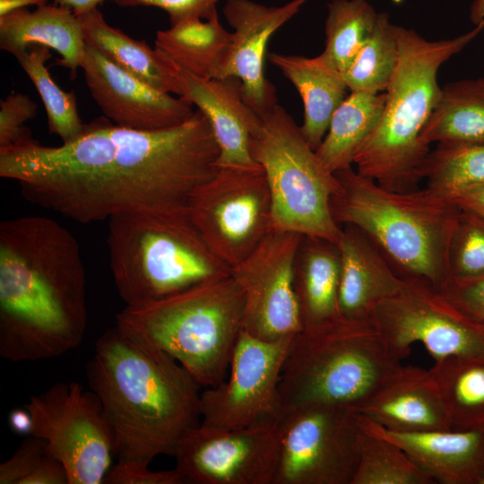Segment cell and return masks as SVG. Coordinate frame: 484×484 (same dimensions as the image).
I'll list each match as a JSON object with an SVG mask.
<instances>
[{"label": "cell", "instance_id": "cell-43", "mask_svg": "<svg viewBox=\"0 0 484 484\" xmlns=\"http://www.w3.org/2000/svg\"><path fill=\"white\" fill-rule=\"evenodd\" d=\"M9 424L11 428L19 433L30 435L32 421L30 412L25 407L15 409L9 415Z\"/></svg>", "mask_w": 484, "mask_h": 484}, {"label": "cell", "instance_id": "cell-30", "mask_svg": "<svg viewBox=\"0 0 484 484\" xmlns=\"http://www.w3.org/2000/svg\"><path fill=\"white\" fill-rule=\"evenodd\" d=\"M428 370L450 429L484 428V359L448 357Z\"/></svg>", "mask_w": 484, "mask_h": 484}, {"label": "cell", "instance_id": "cell-10", "mask_svg": "<svg viewBox=\"0 0 484 484\" xmlns=\"http://www.w3.org/2000/svg\"><path fill=\"white\" fill-rule=\"evenodd\" d=\"M24 407L30 435L46 442L69 484H100L115 455L114 436L98 395L78 382H58L31 395Z\"/></svg>", "mask_w": 484, "mask_h": 484}, {"label": "cell", "instance_id": "cell-20", "mask_svg": "<svg viewBox=\"0 0 484 484\" xmlns=\"http://www.w3.org/2000/svg\"><path fill=\"white\" fill-rule=\"evenodd\" d=\"M357 415L363 429L399 445L435 482L480 484L484 476V428L400 433Z\"/></svg>", "mask_w": 484, "mask_h": 484}, {"label": "cell", "instance_id": "cell-13", "mask_svg": "<svg viewBox=\"0 0 484 484\" xmlns=\"http://www.w3.org/2000/svg\"><path fill=\"white\" fill-rule=\"evenodd\" d=\"M369 321L402 359L411 344L420 342L434 361L484 359V324L463 315L425 281L405 278L398 293L375 307Z\"/></svg>", "mask_w": 484, "mask_h": 484}, {"label": "cell", "instance_id": "cell-40", "mask_svg": "<svg viewBox=\"0 0 484 484\" xmlns=\"http://www.w3.org/2000/svg\"><path fill=\"white\" fill-rule=\"evenodd\" d=\"M439 291L463 315L484 324V275L469 281H449Z\"/></svg>", "mask_w": 484, "mask_h": 484}, {"label": "cell", "instance_id": "cell-46", "mask_svg": "<svg viewBox=\"0 0 484 484\" xmlns=\"http://www.w3.org/2000/svg\"><path fill=\"white\" fill-rule=\"evenodd\" d=\"M470 18L475 26L484 22V0H475L471 4L470 9Z\"/></svg>", "mask_w": 484, "mask_h": 484}, {"label": "cell", "instance_id": "cell-9", "mask_svg": "<svg viewBox=\"0 0 484 484\" xmlns=\"http://www.w3.org/2000/svg\"><path fill=\"white\" fill-rule=\"evenodd\" d=\"M249 151L268 183L272 229L337 243L342 227L332 214L331 199L339 181L282 107L275 104L259 115Z\"/></svg>", "mask_w": 484, "mask_h": 484}, {"label": "cell", "instance_id": "cell-25", "mask_svg": "<svg viewBox=\"0 0 484 484\" xmlns=\"http://www.w3.org/2000/svg\"><path fill=\"white\" fill-rule=\"evenodd\" d=\"M341 256L336 243L303 236L294 264V288L306 326L340 317Z\"/></svg>", "mask_w": 484, "mask_h": 484}, {"label": "cell", "instance_id": "cell-41", "mask_svg": "<svg viewBox=\"0 0 484 484\" xmlns=\"http://www.w3.org/2000/svg\"><path fill=\"white\" fill-rule=\"evenodd\" d=\"M220 0H116L121 6H153L165 11L170 23L188 17L208 18Z\"/></svg>", "mask_w": 484, "mask_h": 484}, {"label": "cell", "instance_id": "cell-37", "mask_svg": "<svg viewBox=\"0 0 484 484\" xmlns=\"http://www.w3.org/2000/svg\"><path fill=\"white\" fill-rule=\"evenodd\" d=\"M447 271L448 281L484 275V216L461 209L449 245Z\"/></svg>", "mask_w": 484, "mask_h": 484}, {"label": "cell", "instance_id": "cell-32", "mask_svg": "<svg viewBox=\"0 0 484 484\" xmlns=\"http://www.w3.org/2000/svg\"><path fill=\"white\" fill-rule=\"evenodd\" d=\"M377 15L366 0H332L327 4L325 46L321 55L342 73L367 39Z\"/></svg>", "mask_w": 484, "mask_h": 484}, {"label": "cell", "instance_id": "cell-21", "mask_svg": "<svg viewBox=\"0 0 484 484\" xmlns=\"http://www.w3.org/2000/svg\"><path fill=\"white\" fill-rule=\"evenodd\" d=\"M354 411L394 432L450 429L429 370L415 366L401 365L374 394Z\"/></svg>", "mask_w": 484, "mask_h": 484}, {"label": "cell", "instance_id": "cell-29", "mask_svg": "<svg viewBox=\"0 0 484 484\" xmlns=\"http://www.w3.org/2000/svg\"><path fill=\"white\" fill-rule=\"evenodd\" d=\"M77 17L88 45L157 90L176 94L173 79L157 48L109 25L98 8Z\"/></svg>", "mask_w": 484, "mask_h": 484}, {"label": "cell", "instance_id": "cell-34", "mask_svg": "<svg viewBox=\"0 0 484 484\" xmlns=\"http://www.w3.org/2000/svg\"><path fill=\"white\" fill-rule=\"evenodd\" d=\"M423 180L449 198L484 184V143H437L425 160Z\"/></svg>", "mask_w": 484, "mask_h": 484}, {"label": "cell", "instance_id": "cell-47", "mask_svg": "<svg viewBox=\"0 0 484 484\" xmlns=\"http://www.w3.org/2000/svg\"><path fill=\"white\" fill-rule=\"evenodd\" d=\"M480 484H484V476H483V478L481 479Z\"/></svg>", "mask_w": 484, "mask_h": 484}, {"label": "cell", "instance_id": "cell-24", "mask_svg": "<svg viewBox=\"0 0 484 484\" xmlns=\"http://www.w3.org/2000/svg\"><path fill=\"white\" fill-rule=\"evenodd\" d=\"M270 62L295 86L304 107L300 126L315 151L324 140L333 114L347 96L341 73L321 54L315 57L271 53Z\"/></svg>", "mask_w": 484, "mask_h": 484}, {"label": "cell", "instance_id": "cell-23", "mask_svg": "<svg viewBox=\"0 0 484 484\" xmlns=\"http://www.w3.org/2000/svg\"><path fill=\"white\" fill-rule=\"evenodd\" d=\"M56 50L57 64L73 76L81 66L86 41L78 17L69 9L45 4L35 10L27 8L0 16V48L13 56L30 46Z\"/></svg>", "mask_w": 484, "mask_h": 484}, {"label": "cell", "instance_id": "cell-12", "mask_svg": "<svg viewBox=\"0 0 484 484\" xmlns=\"http://www.w3.org/2000/svg\"><path fill=\"white\" fill-rule=\"evenodd\" d=\"M361 428L357 412L308 405L283 412L273 484H351Z\"/></svg>", "mask_w": 484, "mask_h": 484}, {"label": "cell", "instance_id": "cell-11", "mask_svg": "<svg viewBox=\"0 0 484 484\" xmlns=\"http://www.w3.org/2000/svg\"><path fill=\"white\" fill-rule=\"evenodd\" d=\"M187 212L211 250L230 268L273 229L272 198L259 164L219 167L192 194Z\"/></svg>", "mask_w": 484, "mask_h": 484}, {"label": "cell", "instance_id": "cell-39", "mask_svg": "<svg viewBox=\"0 0 484 484\" xmlns=\"http://www.w3.org/2000/svg\"><path fill=\"white\" fill-rule=\"evenodd\" d=\"M105 484H183L184 480L174 468L151 471L149 465L118 460L104 478Z\"/></svg>", "mask_w": 484, "mask_h": 484}, {"label": "cell", "instance_id": "cell-31", "mask_svg": "<svg viewBox=\"0 0 484 484\" xmlns=\"http://www.w3.org/2000/svg\"><path fill=\"white\" fill-rule=\"evenodd\" d=\"M397 25L388 13H378L376 24L361 49L341 73L350 91L385 92L399 59Z\"/></svg>", "mask_w": 484, "mask_h": 484}, {"label": "cell", "instance_id": "cell-26", "mask_svg": "<svg viewBox=\"0 0 484 484\" xmlns=\"http://www.w3.org/2000/svg\"><path fill=\"white\" fill-rule=\"evenodd\" d=\"M423 142L484 143V76L446 83L424 127Z\"/></svg>", "mask_w": 484, "mask_h": 484}, {"label": "cell", "instance_id": "cell-6", "mask_svg": "<svg viewBox=\"0 0 484 484\" xmlns=\"http://www.w3.org/2000/svg\"><path fill=\"white\" fill-rule=\"evenodd\" d=\"M110 272L125 307H140L230 275L187 210L134 212L108 220Z\"/></svg>", "mask_w": 484, "mask_h": 484}, {"label": "cell", "instance_id": "cell-18", "mask_svg": "<svg viewBox=\"0 0 484 484\" xmlns=\"http://www.w3.org/2000/svg\"><path fill=\"white\" fill-rule=\"evenodd\" d=\"M307 1L268 6L253 0H227L223 6V15L233 31L212 78H238L246 102L258 115L277 104L275 88L264 74L268 42Z\"/></svg>", "mask_w": 484, "mask_h": 484}, {"label": "cell", "instance_id": "cell-44", "mask_svg": "<svg viewBox=\"0 0 484 484\" xmlns=\"http://www.w3.org/2000/svg\"><path fill=\"white\" fill-rule=\"evenodd\" d=\"M55 4L71 10L76 16L98 7L106 0H54ZM116 1V0H112Z\"/></svg>", "mask_w": 484, "mask_h": 484}, {"label": "cell", "instance_id": "cell-3", "mask_svg": "<svg viewBox=\"0 0 484 484\" xmlns=\"http://www.w3.org/2000/svg\"><path fill=\"white\" fill-rule=\"evenodd\" d=\"M86 376L118 460L149 465L173 456L181 436L201 422L199 383L166 351L116 325L96 341Z\"/></svg>", "mask_w": 484, "mask_h": 484}, {"label": "cell", "instance_id": "cell-16", "mask_svg": "<svg viewBox=\"0 0 484 484\" xmlns=\"http://www.w3.org/2000/svg\"><path fill=\"white\" fill-rule=\"evenodd\" d=\"M290 341H267L242 330L226 377L201 393L200 424L240 428L281 418L279 385Z\"/></svg>", "mask_w": 484, "mask_h": 484}, {"label": "cell", "instance_id": "cell-38", "mask_svg": "<svg viewBox=\"0 0 484 484\" xmlns=\"http://www.w3.org/2000/svg\"><path fill=\"white\" fill-rule=\"evenodd\" d=\"M38 106L22 93H12L0 102V147L15 143L27 130L25 122L32 119Z\"/></svg>", "mask_w": 484, "mask_h": 484}, {"label": "cell", "instance_id": "cell-5", "mask_svg": "<svg viewBox=\"0 0 484 484\" xmlns=\"http://www.w3.org/2000/svg\"><path fill=\"white\" fill-rule=\"evenodd\" d=\"M483 30L481 22L457 37L428 40L412 29L397 27L398 64L380 118L354 158L359 173L391 190L419 187L430 151L422 133L441 91L438 71Z\"/></svg>", "mask_w": 484, "mask_h": 484}, {"label": "cell", "instance_id": "cell-45", "mask_svg": "<svg viewBox=\"0 0 484 484\" xmlns=\"http://www.w3.org/2000/svg\"><path fill=\"white\" fill-rule=\"evenodd\" d=\"M48 0H0V16L13 11L24 9L30 5L39 6L48 4Z\"/></svg>", "mask_w": 484, "mask_h": 484}, {"label": "cell", "instance_id": "cell-15", "mask_svg": "<svg viewBox=\"0 0 484 484\" xmlns=\"http://www.w3.org/2000/svg\"><path fill=\"white\" fill-rule=\"evenodd\" d=\"M303 236L272 229L230 275L244 296L242 330L267 341L292 340L304 328L294 288V264Z\"/></svg>", "mask_w": 484, "mask_h": 484}, {"label": "cell", "instance_id": "cell-4", "mask_svg": "<svg viewBox=\"0 0 484 484\" xmlns=\"http://www.w3.org/2000/svg\"><path fill=\"white\" fill-rule=\"evenodd\" d=\"M334 174L339 181L331 199L335 221L360 229L403 278L440 290L448 281V249L460 207L426 186L388 189L352 166Z\"/></svg>", "mask_w": 484, "mask_h": 484}, {"label": "cell", "instance_id": "cell-17", "mask_svg": "<svg viewBox=\"0 0 484 484\" xmlns=\"http://www.w3.org/2000/svg\"><path fill=\"white\" fill-rule=\"evenodd\" d=\"M80 67L104 117L119 126L169 128L186 122L195 112L187 100L157 90L87 43Z\"/></svg>", "mask_w": 484, "mask_h": 484}, {"label": "cell", "instance_id": "cell-27", "mask_svg": "<svg viewBox=\"0 0 484 484\" xmlns=\"http://www.w3.org/2000/svg\"><path fill=\"white\" fill-rule=\"evenodd\" d=\"M385 102V92L353 91L339 105L315 151L330 172L353 166L357 152L380 118Z\"/></svg>", "mask_w": 484, "mask_h": 484}, {"label": "cell", "instance_id": "cell-28", "mask_svg": "<svg viewBox=\"0 0 484 484\" xmlns=\"http://www.w3.org/2000/svg\"><path fill=\"white\" fill-rule=\"evenodd\" d=\"M231 39L218 12L208 18L188 17L156 33L155 48L186 70L212 78Z\"/></svg>", "mask_w": 484, "mask_h": 484}, {"label": "cell", "instance_id": "cell-7", "mask_svg": "<svg viewBox=\"0 0 484 484\" xmlns=\"http://www.w3.org/2000/svg\"><path fill=\"white\" fill-rule=\"evenodd\" d=\"M368 320L306 326L290 341L279 392L282 412L308 405L355 410L402 365Z\"/></svg>", "mask_w": 484, "mask_h": 484}, {"label": "cell", "instance_id": "cell-33", "mask_svg": "<svg viewBox=\"0 0 484 484\" xmlns=\"http://www.w3.org/2000/svg\"><path fill=\"white\" fill-rule=\"evenodd\" d=\"M35 86L43 102L48 127L62 143L81 134L84 123L81 120L73 91H63L51 78L46 62L51 57L50 48L34 45L14 56Z\"/></svg>", "mask_w": 484, "mask_h": 484}, {"label": "cell", "instance_id": "cell-1", "mask_svg": "<svg viewBox=\"0 0 484 484\" xmlns=\"http://www.w3.org/2000/svg\"><path fill=\"white\" fill-rule=\"evenodd\" d=\"M220 147L195 110L169 128L138 130L99 117L75 138L47 146L27 128L0 147V177L29 202L80 223L134 212L186 211L194 191L219 169Z\"/></svg>", "mask_w": 484, "mask_h": 484}, {"label": "cell", "instance_id": "cell-8", "mask_svg": "<svg viewBox=\"0 0 484 484\" xmlns=\"http://www.w3.org/2000/svg\"><path fill=\"white\" fill-rule=\"evenodd\" d=\"M244 296L231 275L140 307L116 326L173 357L203 388L226 377L242 332Z\"/></svg>", "mask_w": 484, "mask_h": 484}, {"label": "cell", "instance_id": "cell-36", "mask_svg": "<svg viewBox=\"0 0 484 484\" xmlns=\"http://www.w3.org/2000/svg\"><path fill=\"white\" fill-rule=\"evenodd\" d=\"M0 484H69L63 464L46 442L29 435L13 455L0 464Z\"/></svg>", "mask_w": 484, "mask_h": 484}, {"label": "cell", "instance_id": "cell-2", "mask_svg": "<svg viewBox=\"0 0 484 484\" xmlns=\"http://www.w3.org/2000/svg\"><path fill=\"white\" fill-rule=\"evenodd\" d=\"M86 275L75 237L27 215L0 223V355L12 362L57 358L83 341Z\"/></svg>", "mask_w": 484, "mask_h": 484}, {"label": "cell", "instance_id": "cell-14", "mask_svg": "<svg viewBox=\"0 0 484 484\" xmlns=\"http://www.w3.org/2000/svg\"><path fill=\"white\" fill-rule=\"evenodd\" d=\"M281 418L240 428L199 424L179 439L175 469L185 483L273 484Z\"/></svg>", "mask_w": 484, "mask_h": 484}, {"label": "cell", "instance_id": "cell-19", "mask_svg": "<svg viewBox=\"0 0 484 484\" xmlns=\"http://www.w3.org/2000/svg\"><path fill=\"white\" fill-rule=\"evenodd\" d=\"M158 51L173 79L176 94L208 118L220 147L219 167L257 164L250 154L249 138L259 115L246 102L240 80L198 76Z\"/></svg>", "mask_w": 484, "mask_h": 484}, {"label": "cell", "instance_id": "cell-22", "mask_svg": "<svg viewBox=\"0 0 484 484\" xmlns=\"http://www.w3.org/2000/svg\"><path fill=\"white\" fill-rule=\"evenodd\" d=\"M341 227L336 243L341 256L340 317L368 320L377 304L403 288L405 278L360 229L350 225Z\"/></svg>", "mask_w": 484, "mask_h": 484}, {"label": "cell", "instance_id": "cell-35", "mask_svg": "<svg viewBox=\"0 0 484 484\" xmlns=\"http://www.w3.org/2000/svg\"><path fill=\"white\" fill-rule=\"evenodd\" d=\"M434 482L399 445L361 428L359 462L351 484Z\"/></svg>", "mask_w": 484, "mask_h": 484}, {"label": "cell", "instance_id": "cell-42", "mask_svg": "<svg viewBox=\"0 0 484 484\" xmlns=\"http://www.w3.org/2000/svg\"><path fill=\"white\" fill-rule=\"evenodd\" d=\"M451 199L461 209L484 216V184L471 187Z\"/></svg>", "mask_w": 484, "mask_h": 484}]
</instances>
